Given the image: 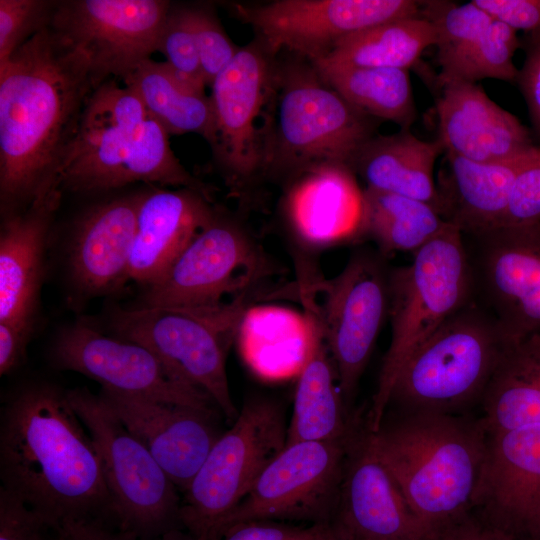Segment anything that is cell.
I'll return each instance as SVG.
<instances>
[{
  "label": "cell",
  "instance_id": "1",
  "mask_svg": "<svg viewBox=\"0 0 540 540\" xmlns=\"http://www.w3.org/2000/svg\"><path fill=\"white\" fill-rule=\"evenodd\" d=\"M88 58L51 26L0 66V206L6 217L58 184L91 94Z\"/></svg>",
  "mask_w": 540,
  "mask_h": 540
},
{
  "label": "cell",
  "instance_id": "2",
  "mask_svg": "<svg viewBox=\"0 0 540 540\" xmlns=\"http://www.w3.org/2000/svg\"><path fill=\"white\" fill-rule=\"evenodd\" d=\"M0 478L4 489L53 525L114 521L95 444L66 390L31 383L1 409Z\"/></svg>",
  "mask_w": 540,
  "mask_h": 540
},
{
  "label": "cell",
  "instance_id": "3",
  "mask_svg": "<svg viewBox=\"0 0 540 540\" xmlns=\"http://www.w3.org/2000/svg\"><path fill=\"white\" fill-rule=\"evenodd\" d=\"M368 433L430 540L476 509L488 454L481 417L397 412Z\"/></svg>",
  "mask_w": 540,
  "mask_h": 540
},
{
  "label": "cell",
  "instance_id": "4",
  "mask_svg": "<svg viewBox=\"0 0 540 540\" xmlns=\"http://www.w3.org/2000/svg\"><path fill=\"white\" fill-rule=\"evenodd\" d=\"M135 182L189 188L213 200L214 189L183 167L137 95L111 78L89 97L58 184L63 192L94 193Z\"/></svg>",
  "mask_w": 540,
  "mask_h": 540
},
{
  "label": "cell",
  "instance_id": "5",
  "mask_svg": "<svg viewBox=\"0 0 540 540\" xmlns=\"http://www.w3.org/2000/svg\"><path fill=\"white\" fill-rule=\"evenodd\" d=\"M472 300L463 236L449 223L412 253L408 265L390 269L391 339L365 419L369 432L379 429L395 380L410 355Z\"/></svg>",
  "mask_w": 540,
  "mask_h": 540
},
{
  "label": "cell",
  "instance_id": "6",
  "mask_svg": "<svg viewBox=\"0 0 540 540\" xmlns=\"http://www.w3.org/2000/svg\"><path fill=\"white\" fill-rule=\"evenodd\" d=\"M511 341L495 318L472 300L410 355L387 409L393 405L397 412L468 413L481 404Z\"/></svg>",
  "mask_w": 540,
  "mask_h": 540
},
{
  "label": "cell",
  "instance_id": "7",
  "mask_svg": "<svg viewBox=\"0 0 540 540\" xmlns=\"http://www.w3.org/2000/svg\"><path fill=\"white\" fill-rule=\"evenodd\" d=\"M376 120L347 102L309 61L278 64L268 174L294 179L322 165L351 169L360 150L377 135Z\"/></svg>",
  "mask_w": 540,
  "mask_h": 540
},
{
  "label": "cell",
  "instance_id": "8",
  "mask_svg": "<svg viewBox=\"0 0 540 540\" xmlns=\"http://www.w3.org/2000/svg\"><path fill=\"white\" fill-rule=\"evenodd\" d=\"M255 293L205 310L116 307L109 326L114 336L145 346L186 382L207 393L233 423L239 410L229 388L226 354Z\"/></svg>",
  "mask_w": 540,
  "mask_h": 540
},
{
  "label": "cell",
  "instance_id": "9",
  "mask_svg": "<svg viewBox=\"0 0 540 540\" xmlns=\"http://www.w3.org/2000/svg\"><path fill=\"white\" fill-rule=\"evenodd\" d=\"M277 82V55L258 38L240 47L210 86L214 116L210 145L235 194L268 175Z\"/></svg>",
  "mask_w": 540,
  "mask_h": 540
},
{
  "label": "cell",
  "instance_id": "10",
  "mask_svg": "<svg viewBox=\"0 0 540 540\" xmlns=\"http://www.w3.org/2000/svg\"><path fill=\"white\" fill-rule=\"evenodd\" d=\"M66 395L99 454L115 522L140 540L182 528L180 492L144 444L99 394L74 388Z\"/></svg>",
  "mask_w": 540,
  "mask_h": 540
},
{
  "label": "cell",
  "instance_id": "11",
  "mask_svg": "<svg viewBox=\"0 0 540 540\" xmlns=\"http://www.w3.org/2000/svg\"><path fill=\"white\" fill-rule=\"evenodd\" d=\"M287 427L277 402L247 400L182 493V528L199 538L228 515L285 448Z\"/></svg>",
  "mask_w": 540,
  "mask_h": 540
},
{
  "label": "cell",
  "instance_id": "12",
  "mask_svg": "<svg viewBox=\"0 0 540 540\" xmlns=\"http://www.w3.org/2000/svg\"><path fill=\"white\" fill-rule=\"evenodd\" d=\"M275 267L260 245L236 221L216 211L156 283L145 287L137 307L213 309L257 291Z\"/></svg>",
  "mask_w": 540,
  "mask_h": 540
},
{
  "label": "cell",
  "instance_id": "13",
  "mask_svg": "<svg viewBox=\"0 0 540 540\" xmlns=\"http://www.w3.org/2000/svg\"><path fill=\"white\" fill-rule=\"evenodd\" d=\"M353 439L286 445L240 503L207 533L253 521L331 523Z\"/></svg>",
  "mask_w": 540,
  "mask_h": 540
},
{
  "label": "cell",
  "instance_id": "14",
  "mask_svg": "<svg viewBox=\"0 0 540 540\" xmlns=\"http://www.w3.org/2000/svg\"><path fill=\"white\" fill-rule=\"evenodd\" d=\"M473 301L510 340L540 333V221L464 235Z\"/></svg>",
  "mask_w": 540,
  "mask_h": 540
},
{
  "label": "cell",
  "instance_id": "15",
  "mask_svg": "<svg viewBox=\"0 0 540 540\" xmlns=\"http://www.w3.org/2000/svg\"><path fill=\"white\" fill-rule=\"evenodd\" d=\"M382 258L380 253L357 252L337 276L318 283L325 298L322 307L316 309L350 412L359 381L388 316L390 269Z\"/></svg>",
  "mask_w": 540,
  "mask_h": 540
},
{
  "label": "cell",
  "instance_id": "16",
  "mask_svg": "<svg viewBox=\"0 0 540 540\" xmlns=\"http://www.w3.org/2000/svg\"><path fill=\"white\" fill-rule=\"evenodd\" d=\"M55 367L80 373L101 388L203 411L219 410L145 346L108 336L85 321L63 327L51 349Z\"/></svg>",
  "mask_w": 540,
  "mask_h": 540
},
{
  "label": "cell",
  "instance_id": "17",
  "mask_svg": "<svg viewBox=\"0 0 540 540\" xmlns=\"http://www.w3.org/2000/svg\"><path fill=\"white\" fill-rule=\"evenodd\" d=\"M414 0H277L234 6L266 46L314 62L347 36L393 20L418 17Z\"/></svg>",
  "mask_w": 540,
  "mask_h": 540
},
{
  "label": "cell",
  "instance_id": "18",
  "mask_svg": "<svg viewBox=\"0 0 540 540\" xmlns=\"http://www.w3.org/2000/svg\"><path fill=\"white\" fill-rule=\"evenodd\" d=\"M163 0L59 1L51 27L89 60L100 83L122 80L157 52L171 7Z\"/></svg>",
  "mask_w": 540,
  "mask_h": 540
},
{
  "label": "cell",
  "instance_id": "19",
  "mask_svg": "<svg viewBox=\"0 0 540 540\" xmlns=\"http://www.w3.org/2000/svg\"><path fill=\"white\" fill-rule=\"evenodd\" d=\"M334 516L345 540H430L375 453L365 423L351 442Z\"/></svg>",
  "mask_w": 540,
  "mask_h": 540
},
{
  "label": "cell",
  "instance_id": "20",
  "mask_svg": "<svg viewBox=\"0 0 540 540\" xmlns=\"http://www.w3.org/2000/svg\"><path fill=\"white\" fill-rule=\"evenodd\" d=\"M98 394L183 493L222 434L215 412L105 388Z\"/></svg>",
  "mask_w": 540,
  "mask_h": 540
},
{
  "label": "cell",
  "instance_id": "21",
  "mask_svg": "<svg viewBox=\"0 0 540 540\" xmlns=\"http://www.w3.org/2000/svg\"><path fill=\"white\" fill-rule=\"evenodd\" d=\"M140 195L99 203L75 223L66 263L72 287L81 297L108 295L128 281Z\"/></svg>",
  "mask_w": 540,
  "mask_h": 540
},
{
  "label": "cell",
  "instance_id": "22",
  "mask_svg": "<svg viewBox=\"0 0 540 540\" xmlns=\"http://www.w3.org/2000/svg\"><path fill=\"white\" fill-rule=\"evenodd\" d=\"M436 99L439 140L444 152L476 161L516 157L535 145L518 118L495 103L477 83H439Z\"/></svg>",
  "mask_w": 540,
  "mask_h": 540
},
{
  "label": "cell",
  "instance_id": "23",
  "mask_svg": "<svg viewBox=\"0 0 540 540\" xmlns=\"http://www.w3.org/2000/svg\"><path fill=\"white\" fill-rule=\"evenodd\" d=\"M216 211L212 200L193 189L141 192L128 280L144 288L159 281Z\"/></svg>",
  "mask_w": 540,
  "mask_h": 540
},
{
  "label": "cell",
  "instance_id": "24",
  "mask_svg": "<svg viewBox=\"0 0 540 540\" xmlns=\"http://www.w3.org/2000/svg\"><path fill=\"white\" fill-rule=\"evenodd\" d=\"M62 194L54 187L25 210L2 217L0 322L34 325L49 236Z\"/></svg>",
  "mask_w": 540,
  "mask_h": 540
},
{
  "label": "cell",
  "instance_id": "25",
  "mask_svg": "<svg viewBox=\"0 0 540 540\" xmlns=\"http://www.w3.org/2000/svg\"><path fill=\"white\" fill-rule=\"evenodd\" d=\"M538 148L493 162H476L444 152L437 191L445 222L464 235L503 226L517 176Z\"/></svg>",
  "mask_w": 540,
  "mask_h": 540
},
{
  "label": "cell",
  "instance_id": "26",
  "mask_svg": "<svg viewBox=\"0 0 540 540\" xmlns=\"http://www.w3.org/2000/svg\"><path fill=\"white\" fill-rule=\"evenodd\" d=\"M310 335L298 373L287 442H348L364 423L347 409L328 351L322 324L312 299L302 298Z\"/></svg>",
  "mask_w": 540,
  "mask_h": 540
},
{
  "label": "cell",
  "instance_id": "27",
  "mask_svg": "<svg viewBox=\"0 0 540 540\" xmlns=\"http://www.w3.org/2000/svg\"><path fill=\"white\" fill-rule=\"evenodd\" d=\"M292 180L286 212L302 243L324 248L360 237L363 190L349 167L322 165Z\"/></svg>",
  "mask_w": 540,
  "mask_h": 540
},
{
  "label": "cell",
  "instance_id": "28",
  "mask_svg": "<svg viewBox=\"0 0 540 540\" xmlns=\"http://www.w3.org/2000/svg\"><path fill=\"white\" fill-rule=\"evenodd\" d=\"M444 151L439 139L425 141L410 129H400L391 135H376L367 142L351 170L363 178L367 188L429 203L440 213L434 167Z\"/></svg>",
  "mask_w": 540,
  "mask_h": 540
},
{
  "label": "cell",
  "instance_id": "29",
  "mask_svg": "<svg viewBox=\"0 0 540 540\" xmlns=\"http://www.w3.org/2000/svg\"><path fill=\"white\" fill-rule=\"evenodd\" d=\"M480 406L487 433L540 425V333L508 344Z\"/></svg>",
  "mask_w": 540,
  "mask_h": 540
},
{
  "label": "cell",
  "instance_id": "30",
  "mask_svg": "<svg viewBox=\"0 0 540 540\" xmlns=\"http://www.w3.org/2000/svg\"><path fill=\"white\" fill-rule=\"evenodd\" d=\"M123 82L169 135L196 133L212 143L214 116L210 96L205 89L180 77L165 61L148 58Z\"/></svg>",
  "mask_w": 540,
  "mask_h": 540
},
{
  "label": "cell",
  "instance_id": "31",
  "mask_svg": "<svg viewBox=\"0 0 540 540\" xmlns=\"http://www.w3.org/2000/svg\"><path fill=\"white\" fill-rule=\"evenodd\" d=\"M310 335L303 315L276 306H250L240 322L236 340L254 371L267 378L298 375Z\"/></svg>",
  "mask_w": 540,
  "mask_h": 540
},
{
  "label": "cell",
  "instance_id": "32",
  "mask_svg": "<svg viewBox=\"0 0 540 540\" xmlns=\"http://www.w3.org/2000/svg\"><path fill=\"white\" fill-rule=\"evenodd\" d=\"M436 44V32L425 18L411 17L378 24L337 42L316 66L375 67L409 70Z\"/></svg>",
  "mask_w": 540,
  "mask_h": 540
},
{
  "label": "cell",
  "instance_id": "33",
  "mask_svg": "<svg viewBox=\"0 0 540 540\" xmlns=\"http://www.w3.org/2000/svg\"><path fill=\"white\" fill-rule=\"evenodd\" d=\"M446 223L429 203L367 187L363 190L360 237L373 240L382 256L413 253Z\"/></svg>",
  "mask_w": 540,
  "mask_h": 540
},
{
  "label": "cell",
  "instance_id": "34",
  "mask_svg": "<svg viewBox=\"0 0 540 540\" xmlns=\"http://www.w3.org/2000/svg\"><path fill=\"white\" fill-rule=\"evenodd\" d=\"M313 66L327 84L363 113L404 130L414 123L417 110L408 70Z\"/></svg>",
  "mask_w": 540,
  "mask_h": 540
},
{
  "label": "cell",
  "instance_id": "35",
  "mask_svg": "<svg viewBox=\"0 0 540 540\" xmlns=\"http://www.w3.org/2000/svg\"><path fill=\"white\" fill-rule=\"evenodd\" d=\"M520 47L517 32L493 20L465 51L440 68L438 83L497 79L516 83L519 69L513 58Z\"/></svg>",
  "mask_w": 540,
  "mask_h": 540
},
{
  "label": "cell",
  "instance_id": "36",
  "mask_svg": "<svg viewBox=\"0 0 540 540\" xmlns=\"http://www.w3.org/2000/svg\"><path fill=\"white\" fill-rule=\"evenodd\" d=\"M420 16L435 29L440 68L465 51L493 21L473 0L463 4L422 1Z\"/></svg>",
  "mask_w": 540,
  "mask_h": 540
},
{
  "label": "cell",
  "instance_id": "37",
  "mask_svg": "<svg viewBox=\"0 0 540 540\" xmlns=\"http://www.w3.org/2000/svg\"><path fill=\"white\" fill-rule=\"evenodd\" d=\"M59 1L0 0V66L36 33L51 25Z\"/></svg>",
  "mask_w": 540,
  "mask_h": 540
},
{
  "label": "cell",
  "instance_id": "38",
  "mask_svg": "<svg viewBox=\"0 0 540 540\" xmlns=\"http://www.w3.org/2000/svg\"><path fill=\"white\" fill-rule=\"evenodd\" d=\"M157 52L164 55L165 62L180 77L199 88H206L196 41L185 6L171 5L160 34Z\"/></svg>",
  "mask_w": 540,
  "mask_h": 540
},
{
  "label": "cell",
  "instance_id": "39",
  "mask_svg": "<svg viewBox=\"0 0 540 540\" xmlns=\"http://www.w3.org/2000/svg\"><path fill=\"white\" fill-rule=\"evenodd\" d=\"M185 9L206 85L211 86L217 75L236 56L240 47L230 40L211 10L197 6H185Z\"/></svg>",
  "mask_w": 540,
  "mask_h": 540
},
{
  "label": "cell",
  "instance_id": "40",
  "mask_svg": "<svg viewBox=\"0 0 540 540\" xmlns=\"http://www.w3.org/2000/svg\"><path fill=\"white\" fill-rule=\"evenodd\" d=\"M54 527L20 498L0 487V540H52Z\"/></svg>",
  "mask_w": 540,
  "mask_h": 540
},
{
  "label": "cell",
  "instance_id": "41",
  "mask_svg": "<svg viewBox=\"0 0 540 540\" xmlns=\"http://www.w3.org/2000/svg\"><path fill=\"white\" fill-rule=\"evenodd\" d=\"M324 524L293 525L278 521H253L209 531L198 540H308Z\"/></svg>",
  "mask_w": 540,
  "mask_h": 540
},
{
  "label": "cell",
  "instance_id": "42",
  "mask_svg": "<svg viewBox=\"0 0 540 540\" xmlns=\"http://www.w3.org/2000/svg\"><path fill=\"white\" fill-rule=\"evenodd\" d=\"M536 221H540V147L517 176L504 225Z\"/></svg>",
  "mask_w": 540,
  "mask_h": 540
},
{
  "label": "cell",
  "instance_id": "43",
  "mask_svg": "<svg viewBox=\"0 0 540 540\" xmlns=\"http://www.w3.org/2000/svg\"><path fill=\"white\" fill-rule=\"evenodd\" d=\"M493 20L528 36L527 43H540V0H473Z\"/></svg>",
  "mask_w": 540,
  "mask_h": 540
},
{
  "label": "cell",
  "instance_id": "44",
  "mask_svg": "<svg viewBox=\"0 0 540 540\" xmlns=\"http://www.w3.org/2000/svg\"><path fill=\"white\" fill-rule=\"evenodd\" d=\"M52 540H140L107 519L65 522L54 527Z\"/></svg>",
  "mask_w": 540,
  "mask_h": 540
},
{
  "label": "cell",
  "instance_id": "45",
  "mask_svg": "<svg viewBox=\"0 0 540 540\" xmlns=\"http://www.w3.org/2000/svg\"><path fill=\"white\" fill-rule=\"evenodd\" d=\"M528 49L517 82L525 99L535 133L540 137V43H527Z\"/></svg>",
  "mask_w": 540,
  "mask_h": 540
},
{
  "label": "cell",
  "instance_id": "46",
  "mask_svg": "<svg viewBox=\"0 0 540 540\" xmlns=\"http://www.w3.org/2000/svg\"><path fill=\"white\" fill-rule=\"evenodd\" d=\"M33 324L0 322V374L6 375L18 367L25 357L33 333Z\"/></svg>",
  "mask_w": 540,
  "mask_h": 540
},
{
  "label": "cell",
  "instance_id": "47",
  "mask_svg": "<svg viewBox=\"0 0 540 540\" xmlns=\"http://www.w3.org/2000/svg\"><path fill=\"white\" fill-rule=\"evenodd\" d=\"M436 540H519L509 531L472 511L442 531Z\"/></svg>",
  "mask_w": 540,
  "mask_h": 540
},
{
  "label": "cell",
  "instance_id": "48",
  "mask_svg": "<svg viewBox=\"0 0 540 540\" xmlns=\"http://www.w3.org/2000/svg\"><path fill=\"white\" fill-rule=\"evenodd\" d=\"M308 540H345L332 523L325 524L321 530Z\"/></svg>",
  "mask_w": 540,
  "mask_h": 540
},
{
  "label": "cell",
  "instance_id": "49",
  "mask_svg": "<svg viewBox=\"0 0 540 540\" xmlns=\"http://www.w3.org/2000/svg\"><path fill=\"white\" fill-rule=\"evenodd\" d=\"M159 540H198L188 531H184L183 528H176L168 531L161 536Z\"/></svg>",
  "mask_w": 540,
  "mask_h": 540
},
{
  "label": "cell",
  "instance_id": "50",
  "mask_svg": "<svg viewBox=\"0 0 540 540\" xmlns=\"http://www.w3.org/2000/svg\"><path fill=\"white\" fill-rule=\"evenodd\" d=\"M526 540H540V535H538L536 537H533V538H530V539H526Z\"/></svg>",
  "mask_w": 540,
  "mask_h": 540
}]
</instances>
